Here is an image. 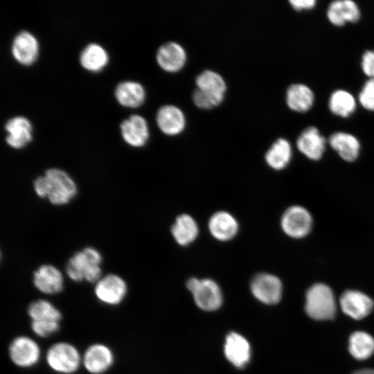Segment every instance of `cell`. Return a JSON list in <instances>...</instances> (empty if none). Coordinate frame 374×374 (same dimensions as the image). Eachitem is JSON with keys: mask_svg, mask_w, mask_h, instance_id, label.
Instances as JSON below:
<instances>
[{"mask_svg": "<svg viewBox=\"0 0 374 374\" xmlns=\"http://www.w3.org/2000/svg\"><path fill=\"white\" fill-rule=\"evenodd\" d=\"M33 190L39 198L53 205L69 204L78 193V186L71 176L62 169L50 168L33 181Z\"/></svg>", "mask_w": 374, "mask_h": 374, "instance_id": "cell-1", "label": "cell"}, {"mask_svg": "<svg viewBox=\"0 0 374 374\" xmlns=\"http://www.w3.org/2000/svg\"><path fill=\"white\" fill-rule=\"evenodd\" d=\"M103 256L93 247H86L74 253L67 260L65 271L69 279L96 283L102 276Z\"/></svg>", "mask_w": 374, "mask_h": 374, "instance_id": "cell-2", "label": "cell"}, {"mask_svg": "<svg viewBox=\"0 0 374 374\" xmlns=\"http://www.w3.org/2000/svg\"><path fill=\"white\" fill-rule=\"evenodd\" d=\"M48 367L60 374H73L82 364V356L78 348L66 341L52 344L46 353Z\"/></svg>", "mask_w": 374, "mask_h": 374, "instance_id": "cell-3", "label": "cell"}, {"mask_svg": "<svg viewBox=\"0 0 374 374\" xmlns=\"http://www.w3.org/2000/svg\"><path fill=\"white\" fill-rule=\"evenodd\" d=\"M305 311L317 320L332 319L336 312V303L332 290L326 284L312 285L305 295Z\"/></svg>", "mask_w": 374, "mask_h": 374, "instance_id": "cell-4", "label": "cell"}, {"mask_svg": "<svg viewBox=\"0 0 374 374\" xmlns=\"http://www.w3.org/2000/svg\"><path fill=\"white\" fill-rule=\"evenodd\" d=\"M186 287L193 294L196 305L203 310H216L222 304V290L211 278H190L186 282Z\"/></svg>", "mask_w": 374, "mask_h": 374, "instance_id": "cell-5", "label": "cell"}, {"mask_svg": "<svg viewBox=\"0 0 374 374\" xmlns=\"http://www.w3.org/2000/svg\"><path fill=\"white\" fill-rule=\"evenodd\" d=\"M283 232L288 237L301 239L306 237L313 226L310 212L300 205H292L283 213L280 220Z\"/></svg>", "mask_w": 374, "mask_h": 374, "instance_id": "cell-6", "label": "cell"}, {"mask_svg": "<svg viewBox=\"0 0 374 374\" xmlns=\"http://www.w3.org/2000/svg\"><path fill=\"white\" fill-rule=\"evenodd\" d=\"M127 285L121 276L110 273L95 283L94 294L102 303L116 306L121 304L127 294Z\"/></svg>", "mask_w": 374, "mask_h": 374, "instance_id": "cell-7", "label": "cell"}, {"mask_svg": "<svg viewBox=\"0 0 374 374\" xmlns=\"http://www.w3.org/2000/svg\"><path fill=\"white\" fill-rule=\"evenodd\" d=\"M8 352L10 361L22 368L34 366L41 357V349L37 341L26 335L14 338L9 344Z\"/></svg>", "mask_w": 374, "mask_h": 374, "instance_id": "cell-8", "label": "cell"}, {"mask_svg": "<svg viewBox=\"0 0 374 374\" xmlns=\"http://www.w3.org/2000/svg\"><path fill=\"white\" fill-rule=\"evenodd\" d=\"M250 290L254 297L260 302L274 305L281 299L283 285L276 276L269 273H259L251 279Z\"/></svg>", "mask_w": 374, "mask_h": 374, "instance_id": "cell-9", "label": "cell"}, {"mask_svg": "<svg viewBox=\"0 0 374 374\" xmlns=\"http://www.w3.org/2000/svg\"><path fill=\"white\" fill-rule=\"evenodd\" d=\"M114 362L112 350L107 345L95 343L85 350L82 355V365L91 374H103L109 371Z\"/></svg>", "mask_w": 374, "mask_h": 374, "instance_id": "cell-10", "label": "cell"}, {"mask_svg": "<svg viewBox=\"0 0 374 374\" xmlns=\"http://www.w3.org/2000/svg\"><path fill=\"white\" fill-rule=\"evenodd\" d=\"M328 140L315 126H308L303 129L296 139L298 150L308 159L320 160L326 150Z\"/></svg>", "mask_w": 374, "mask_h": 374, "instance_id": "cell-11", "label": "cell"}, {"mask_svg": "<svg viewBox=\"0 0 374 374\" xmlns=\"http://www.w3.org/2000/svg\"><path fill=\"white\" fill-rule=\"evenodd\" d=\"M35 287L45 294H56L64 289V276L62 271L51 264L39 265L33 274Z\"/></svg>", "mask_w": 374, "mask_h": 374, "instance_id": "cell-12", "label": "cell"}, {"mask_svg": "<svg viewBox=\"0 0 374 374\" xmlns=\"http://www.w3.org/2000/svg\"><path fill=\"white\" fill-rule=\"evenodd\" d=\"M340 306L342 311L355 319H362L368 315L373 310V300L364 293L348 290L341 296Z\"/></svg>", "mask_w": 374, "mask_h": 374, "instance_id": "cell-13", "label": "cell"}, {"mask_svg": "<svg viewBox=\"0 0 374 374\" xmlns=\"http://www.w3.org/2000/svg\"><path fill=\"white\" fill-rule=\"evenodd\" d=\"M211 235L217 240L227 242L235 237L239 231L236 218L229 212L219 211L214 213L208 221Z\"/></svg>", "mask_w": 374, "mask_h": 374, "instance_id": "cell-14", "label": "cell"}, {"mask_svg": "<svg viewBox=\"0 0 374 374\" xmlns=\"http://www.w3.org/2000/svg\"><path fill=\"white\" fill-rule=\"evenodd\" d=\"M361 10L353 0H335L331 1L326 10L328 20L332 25L340 27L347 23H356L361 18Z\"/></svg>", "mask_w": 374, "mask_h": 374, "instance_id": "cell-15", "label": "cell"}, {"mask_svg": "<svg viewBox=\"0 0 374 374\" xmlns=\"http://www.w3.org/2000/svg\"><path fill=\"white\" fill-rule=\"evenodd\" d=\"M328 144L345 161L353 162L359 156L360 141L351 133L344 131L335 132L328 137Z\"/></svg>", "mask_w": 374, "mask_h": 374, "instance_id": "cell-16", "label": "cell"}, {"mask_svg": "<svg viewBox=\"0 0 374 374\" xmlns=\"http://www.w3.org/2000/svg\"><path fill=\"white\" fill-rule=\"evenodd\" d=\"M156 59L161 69L174 73L184 66L187 55L181 45L175 42H168L158 48Z\"/></svg>", "mask_w": 374, "mask_h": 374, "instance_id": "cell-17", "label": "cell"}, {"mask_svg": "<svg viewBox=\"0 0 374 374\" xmlns=\"http://www.w3.org/2000/svg\"><path fill=\"white\" fill-rule=\"evenodd\" d=\"M156 121L160 130L168 136L180 134L186 126L184 112L173 105L161 106L157 112Z\"/></svg>", "mask_w": 374, "mask_h": 374, "instance_id": "cell-18", "label": "cell"}, {"mask_svg": "<svg viewBox=\"0 0 374 374\" xmlns=\"http://www.w3.org/2000/svg\"><path fill=\"white\" fill-rule=\"evenodd\" d=\"M124 141L131 146H143L149 138V129L145 119L138 114H132L120 125Z\"/></svg>", "mask_w": 374, "mask_h": 374, "instance_id": "cell-19", "label": "cell"}, {"mask_svg": "<svg viewBox=\"0 0 374 374\" xmlns=\"http://www.w3.org/2000/svg\"><path fill=\"white\" fill-rule=\"evenodd\" d=\"M224 351L226 359L237 368H244L250 360V345L243 336L237 332L228 334Z\"/></svg>", "mask_w": 374, "mask_h": 374, "instance_id": "cell-20", "label": "cell"}, {"mask_svg": "<svg viewBox=\"0 0 374 374\" xmlns=\"http://www.w3.org/2000/svg\"><path fill=\"white\" fill-rule=\"evenodd\" d=\"M315 100L312 89L303 83L290 84L285 93V102L292 111L299 113L308 112L314 105Z\"/></svg>", "mask_w": 374, "mask_h": 374, "instance_id": "cell-21", "label": "cell"}, {"mask_svg": "<svg viewBox=\"0 0 374 374\" xmlns=\"http://www.w3.org/2000/svg\"><path fill=\"white\" fill-rule=\"evenodd\" d=\"M5 129L8 133L6 141L13 148H22L32 139L31 124L24 116H15L9 119L5 125Z\"/></svg>", "mask_w": 374, "mask_h": 374, "instance_id": "cell-22", "label": "cell"}, {"mask_svg": "<svg viewBox=\"0 0 374 374\" xmlns=\"http://www.w3.org/2000/svg\"><path fill=\"white\" fill-rule=\"evenodd\" d=\"M12 53L20 63L24 64L32 63L38 53V43L36 38L27 30L20 31L12 41Z\"/></svg>", "mask_w": 374, "mask_h": 374, "instance_id": "cell-23", "label": "cell"}, {"mask_svg": "<svg viewBox=\"0 0 374 374\" xmlns=\"http://www.w3.org/2000/svg\"><path fill=\"white\" fill-rule=\"evenodd\" d=\"M175 242L182 247L193 243L198 237L199 226L193 217L187 213L179 215L170 229Z\"/></svg>", "mask_w": 374, "mask_h": 374, "instance_id": "cell-24", "label": "cell"}, {"mask_svg": "<svg viewBox=\"0 0 374 374\" xmlns=\"http://www.w3.org/2000/svg\"><path fill=\"white\" fill-rule=\"evenodd\" d=\"M292 157V145L285 138L277 139L265 154L266 163L274 170H281L285 168L291 161Z\"/></svg>", "mask_w": 374, "mask_h": 374, "instance_id": "cell-25", "label": "cell"}, {"mask_svg": "<svg viewBox=\"0 0 374 374\" xmlns=\"http://www.w3.org/2000/svg\"><path fill=\"white\" fill-rule=\"evenodd\" d=\"M357 103L355 97L348 91L337 89L333 91L328 98V107L335 116L348 118L356 111Z\"/></svg>", "mask_w": 374, "mask_h": 374, "instance_id": "cell-26", "label": "cell"}, {"mask_svg": "<svg viewBox=\"0 0 374 374\" xmlns=\"http://www.w3.org/2000/svg\"><path fill=\"white\" fill-rule=\"evenodd\" d=\"M115 96L122 105L134 107L143 103L145 93L140 83L134 81H123L116 87Z\"/></svg>", "mask_w": 374, "mask_h": 374, "instance_id": "cell-27", "label": "cell"}, {"mask_svg": "<svg viewBox=\"0 0 374 374\" xmlns=\"http://www.w3.org/2000/svg\"><path fill=\"white\" fill-rule=\"evenodd\" d=\"M27 312L31 321L60 322L62 314L51 302L45 299H37L28 306Z\"/></svg>", "mask_w": 374, "mask_h": 374, "instance_id": "cell-28", "label": "cell"}, {"mask_svg": "<svg viewBox=\"0 0 374 374\" xmlns=\"http://www.w3.org/2000/svg\"><path fill=\"white\" fill-rule=\"evenodd\" d=\"M348 350L354 358L366 359L374 353V338L366 332H355L349 338Z\"/></svg>", "mask_w": 374, "mask_h": 374, "instance_id": "cell-29", "label": "cell"}, {"mask_svg": "<svg viewBox=\"0 0 374 374\" xmlns=\"http://www.w3.org/2000/svg\"><path fill=\"white\" fill-rule=\"evenodd\" d=\"M197 88L207 93L224 96L226 84L223 77L212 70H204L195 78Z\"/></svg>", "mask_w": 374, "mask_h": 374, "instance_id": "cell-30", "label": "cell"}, {"mask_svg": "<svg viewBox=\"0 0 374 374\" xmlns=\"http://www.w3.org/2000/svg\"><path fill=\"white\" fill-rule=\"evenodd\" d=\"M106 51L96 43L89 44L82 51L80 62L83 67L90 71H99L107 62Z\"/></svg>", "mask_w": 374, "mask_h": 374, "instance_id": "cell-31", "label": "cell"}, {"mask_svg": "<svg viewBox=\"0 0 374 374\" xmlns=\"http://www.w3.org/2000/svg\"><path fill=\"white\" fill-rule=\"evenodd\" d=\"M224 96H217L196 88L193 93L195 105L203 109H209L222 103Z\"/></svg>", "mask_w": 374, "mask_h": 374, "instance_id": "cell-32", "label": "cell"}, {"mask_svg": "<svg viewBox=\"0 0 374 374\" xmlns=\"http://www.w3.org/2000/svg\"><path fill=\"white\" fill-rule=\"evenodd\" d=\"M357 100L364 109L374 112V78L365 81L358 93Z\"/></svg>", "mask_w": 374, "mask_h": 374, "instance_id": "cell-33", "label": "cell"}, {"mask_svg": "<svg viewBox=\"0 0 374 374\" xmlns=\"http://www.w3.org/2000/svg\"><path fill=\"white\" fill-rule=\"evenodd\" d=\"M30 328L37 336L46 338L56 333L60 330V322L31 321Z\"/></svg>", "mask_w": 374, "mask_h": 374, "instance_id": "cell-34", "label": "cell"}, {"mask_svg": "<svg viewBox=\"0 0 374 374\" xmlns=\"http://www.w3.org/2000/svg\"><path fill=\"white\" fill-rule=\"evenodd\" d=\"M360 66L362 72L368 78H374V50H366L362 55Z\"/></svg>", "mask_w": 374, "mask_h": 374, "instance_id": "cell-35", "label": "cell"}, {"mask_svg": "<svg viewBox=\"0 0 374 374\" xmlns=\"http://www.w3.org/2000/svg\"><path fill=\"white\" fill-rule=\"evenodd\" d=\"M289 3L292 8L296 11L310 10L317 5L315 0H290Z\"/></svg>", "mask_w": 374, "mask_h": 374, "instance_id": "cell-36", "label": "cell"}, {"mask_svg": "<svg viewBox=\"0 0 374 374\" xmlns=\"http://www.w3.org/2000/svg\"><path fill=\"white\" fill-rule=\"evenodd\" d=\"M353 374H374V370L363 369V370L357 371Z\"/></svg>", "mask_w": 374, "mask_h": 374, "instance_id": "cell-37", "label": "cell"}]
</instances>
